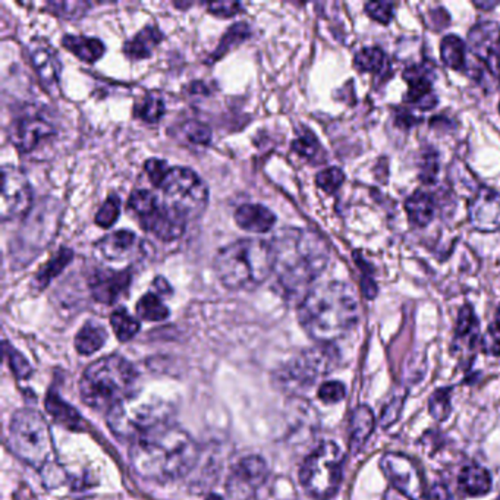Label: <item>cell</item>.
Instances as JSON below:
<instances>
[{
	"mask_svg": "<svg viewBox=\"0 0 500 500\" xmlns=\"http://www.w3.org/2000/svg\"><path fill=\"white\" fill-rule=\"evenodd\" d=\"M273 273L282 294L306 297L313 282L326 269L331 251L326 241L316 232L285 227L273 236Z\"/></svg>",
	"mask_w": 500,
	"mask_h": 500,
	"instance_id": "1",
	"label": "cell"
},
{
	"mask_svg": "<svg viewBox=\"0 0 500 500\" xmlns=\"http://www.w3.org/2000/svg\"><path fill=\"white\" fill-rule=\"evenodd\" d=\"M197 459L199 447L194 439L170 422L136 439L129 451L134 471L156 483H169L186 476Z\"/></svg>",
	"mask_w": 500,
	"mask_h": 500,
	"instance_id": "2",
	"label": "cell"
},
{
	"mask_svg": "<svg viewBox=\"0 0 500 500\" xmlns=\"http://www.w3.org/2000/svg\"><path fill=\"white\" fill-rule=\"evenodd\" d=\"M356 291L345 282H327L302 298L298 318L302 329L320 343L340 340L358 322Z\"/></svg>",
	"mask_w": 500,
	"mask_h": 500,
	"instance_id": "3",
	"label": "cell"
},
{
	"mask_svg": "<svg viewBox=\"0 0 500 500\" xmlns=\"http://www.w3.org/2000/svg\"><path fill=\"white\" fill-rule=\"evenodd\" d=\"M215 272L232 291H254L273 273V252L269 242L245 238L217 252Z\"/></svg>",
	"mask_w": 500,
	"mask_h": 500,
	"instance_id": "4",
	"label": "cell"
},
{
	"mask_svg": "<svg viewBox=\"0 0 500 500\" xmlns=\"http://www.w3.org/2000/svg\"><path fill=\"white\" fill-rule=\"evenodd\" d=\"M135 381V368L124 357H103L90 364L84 372L79 381V393L90 408L109 413L134 395Z\"/></svg>",
	"mask_w": 500,
	"mask_h": 500,
	"instance_id": "5",
	"label": "cell"
},
{
	"mask_svg": "<svg viewBox=\"0 0 500 500\" xmlns=\"http://www.w3.org/2000/svg\"><path fill=\"white\" fill-rule=\"evenodd\" d=\"M172 406L158 397L131 395L108 413V424L118 438L133 440L169 424Z\"/></svg>",
	"mask_w": 500,
	"mask_h": 500,
	"instance_id": "6",
	"label": "cell"
},
{
	"mask_svg": "<svg viewBox=\"0 0 500 500\" xmlns=\"http://www.w3.org/2000/svg\"><path fill=\"white\" fill-rule=\"evenodd\" d=\"M9 442L13 454L34 468L45 467L52 455V434L42 414L20 409L9 427Z\"/></svg>",
	"mask_w": 500,
	"mask_h": 500,
	"instance_id": "7",
	"label": "cell"
},
{
	"mask_svg": "<svg viewBox=\"0 0 500 500\" xmlns=\"http://www.w3.org/2000/svg\"><path fill=\"white\" fill-rule=\"evenodd\" d=\"M343 452L335 442H323L307 456L299 471V481L307 495L329 500L340 490L342 481Z\"/></svg>",
	"mask_w": 500,
	"mask_h": 500,
	"instance_id": "8",
	"label": "cell"
},
{
	"mask_svg": "<svg viewBox=\"0 0 500 500\" xmlns=\"http://www.w3.org/2000/svg\"><path fill=\"white\" fill-rule=\"evenodd\" d=\"M128 209L140 220L141 226L159 240L170 242L181 238L185 232L188 222L185 216L170 204H161L150 191H134L129 197Z\"/></svg>",
	"mask_w": 500,
	"mask_h": 500,
	"instance_id": "9",
	"label": "cell"
},
{
	"mask_svg": "<svg viewBox=\"0 0 500 500\" xmlns=\"http://www.w3.org/2000/svg\"><path fill=\"white\" fill-rule=\"evenodd\" d=\"M336 358L338 356L335 349H332L331 345L327 343H322L320 347L302 351L290 363H286L276 373L275 381L283 390H290V392L310 388L320 377L326 376L332 372Z\"/></svg>",
	"mask_w": 500,
	"mask_h": 500,
	"instance_id": "10",
	"label": "cell"
},
{
	"mask_svg": "<svg viewBox=\"0 0 500 500\" xmlns=\"http://www.w3.org/2000/svg\"><path fill=\"white\" fill-rule=\"evenodd\" d=\"M168 204L186 219L203 215L209 203V190L203 179L188 168H172L160 185Z\"/></svg>",
	"mask_w": 500,
	"mask_h": 500,
	"instance_id": "11",
	"label": "cell"
},
{
	"mask_svg": "<svg viewBox=\"0 0 500 500\" xmlns=\"http://www.w3.org/2000/svg\"><path fill=\"white\" fill-rule=\"evenodd\" d=\"M33 207V190L21 170L13 166L2 168V195L0 216L2 222L21 219L29 216Z\"/></svg>",
	"mask_w": 500,
	"mask_h": 500,
	"instance_id": "12",
	"label": "cell"
},
{
	"mask_svg": "<svg viewBox=\"0 0 500 500\" xmlns=\"http://www.w3.org/2000/svg\"><path fill=\"white\" fill-rule=\"evenodd\" d=\"M381 468L389 483L409 500H422L424 483L417 465L406 455L388 452L381 459Z\"/></svg>",
	"mask_w": 500,
	"mask_h": 500,
	"instance_id": "13",
	"label": "cell"
},
{
	"mask_svg": "<svg viewBox=\"0 0 500 500\" xmlns=\"http://www.w3.org/2000/svg\"><path fill=\"white\" fill-rule=\"evenodd\" d=\"M269 477L265 459L251 455L241 459L227 479V493L234 500H251Z\"/></svg>",
	"mask_w": 500,
	"mask_h": 500,
	"instance_id": "14",
	"label": "cell"
},
{
	"mask_svg": "<svg viewBox=\"0 0 500 500\" xmlns=\"http://www.w3.org/2000/svg\"><path fill=\"white\" fill-rule=\"evenodd\" d=\"M472 54L483 62L493 75L500 78V27L496 22L483 21L474 25L468 34Z\"/></svg>",
	"mask_w": 500,
	"mask_h": 500,
	"instance_id": "15",
	"label": "cell"
},
{
	"mask_svg": "<svg viewBox=\"0 0 500 500\" xmlns=\"http://www.w3.org/2000/svg\"><path fill=\"white\" fill-rule=\"evenodd\" d=\"M472 226L480 232L500 229V193L490 186H481L468 204Z\"/></svg>",
	"mask_w": 500,
	"mask_h": 500,
	"instance_id": "16",
	"label": "cell"
},
{
	"mask_svg": "<svg viewBox=\"0 0 500 500\" xmlns=\"http://www.w3.org/2000/svg\"><path fill=\"white\" fill-rule=\"evenodd\" d=\"M133 282V273L131 270H97L91 276L90 286L91 295L95 301L106 306H112L118 299L127 294Z\"/></svg>",
	"mask_w": 500,
	"mask_h": 500,
	"instance_id": "17",
	"label": "cell"
},
{
	"mask_svg": "<svg viewBox=\"0 0 500 500\" xmlns=\"http://www.w3.org/2000/svg\"><path fill=\"white\" fill-rule=\"evenodd\" d=\"M54 135L52 124L42 118H21L11 125L9 138L21 153H31L43 141Z\"/></svg>",
	"mask_w": 500,
	"mask_h": 500,
	"instance_id": "18",
	"label": "cell"
},
{
	"mask_svg": "<svg viewBox=\"0 0 500 500\" xmlns=\"http://www.w3.org/2000/svg\"><path fill=\"white\" fill-rule=\"evenodd\" d=\"M29 61L45 88L50 90L58 86L62 72V63L59 61L53 45L42 38L33 40L29 45Z\"/></svg>",
	"mask_w": 500,
	"mask_h": 500,
	"instance_id": "19",
	"label": "cell"
},
{
	"mask_svg": "<svg viewBox=\"0 0 500 500\" xmlns=\"http://www.w3.org/2000/svg\"><path fill=\"white\" fill-rule=\"evenodd\" d=\"M404 79L408 83L406 103L417 104L418 108L431 109L438 102L431 84V70L424 65H414L404 70Z\"/></svg>",
	"mask_w": 500,
	"mask_h": 500,
	"instance_id": "20",
	"label": "cell"
},
{
	"mask_svg": "<svg viewBox=\"0 0 500 500\" xmlns=\"http://www.w3.org/2000/svg\"><path fill=\"white\" fill-rule=\"evenodd\" d=\"M234 217L241 229L251 234H266L276 224V216L261 204H242L236 209Z\"/></svg>",
	"mask_w": 500,
	"mask_h": 500,
	"instance_id": "21",
	"label": "cell"
},
{
	"mask_svg": "<svg viewBox=\"0 0 500 500\" xmlns=\"http://www.w3.org/2000/svg\"><path fill=\"white\" fill-rule=\"evenodd\" d=\"M480 324L471 307L463 306L459 311L458 323L455 329L454 351L463 354H471L476 349L479 340Z\"/></svg>",
	"mask_w": 500,
	"mask_h": 500,
	"instance_id": "22",
	"label": "cell"
},
{
	"mask_svg": "<svg viewBox=\"0 0 500 500\" xmlns=\"http://www.w3.org/2000/svg\"><path fill=\"white\" fill-rule=\"evenodd\" d=\"M140 244V240L133 232L118 231L102 238L95 247L106 260L115 261L131 256Z\"/></svg>",
	"mask_w": 500,
	"mask_h": 500,
	"instance_id": "23",
	"label": "cell"
},
{
	"mask_svg": "<svg viewBox=\"0 0 500 500\" xmlns=\"http://www.w3.org/2000/svg\"><path fill=\"white\" fill-rule=\"evenodd\" d=\"M376 426V417L367 406L354 409L349 422V449L352 454H358L367 443Z\"/></svg>",
	"mask_w": 500,
	"mask_h": 500,
	"instance_id": "24",
	"label": "cell"
},
{
	"mask_svg": "<svg viewBox=\"0 0 500 500\" xmlns=\"http://www.w3.org/2000/svg\"><path fill=\"white\" fill-rule=\"evenodd\" d=\"M458 486L467 496H484L492 488V476L486 468L470 463L459 474Z\"/></svg>",
	"mask_w": 500,
	"mask_h": 500,
	"instance_id": "25",
	"label": "cell"
},
{
	"mask_svg": "<svg viewBox=\"0 0 500 500\" xmlns=\"http://www.w3.org/2000/svg\"><path fill=\"white\" fill-rule=\"evenodd\" d=\"M163 40V34L158 27L149 25L144 29H141L133 40L124 45L125 56L129 59L138 61V59H147L153 53L154 47Z\"/></svg>",
	"mask_w": 500,
	"mask_h": 500,
	"instance_id": "26",
	"label": "cell"
},
{
	"mask_svg": "<svg viewBox=\"0 0 500 500\" xmlns=\"http://www.w3.org/2000/svg\"><path fill=\"white\" fill-rule=\"evenodd\" d=\"M62 45L65 49L70 50V53H74L77 58L88 63L97 62L106 52V47L99 38L84 37V36L68 34L63 37Z\"/></svg>",
	"mask_w": 500,
	"mask_h": 500,
	"instance_id": "27",
	"label": "cell"
},
{
	"mask_svg": "<svg viewBox=\"0 0 500 500\" xmlns=\"http://www.w3.org/2000/svg\"><path fill=\"white\" fill-rule=\"evenodd\" d=\"M406 215L409 222L417 226H427L430 224L436 211L433 197L424 191H415L406 201Z\"/></svg>",
	"mask_w": 500,
	"mask_h": 500,
	"instance_id": "28",
	"label": "cell"
},
{
	"mask_svg": "<svg viewBox=\"0 0 500 500\" xmlns=\"http://www.w3.org/2000/svg\"><path fill=\"white\" fill-rule=\"evenodd\" d=\"M45 409L53 415L56 422L67 427L68 430H83L84 422L79 414L56 393L50 392L49 397L45 398Z\"/></svg>",
	"mask_w": 500,
	"mask_h": 500,
	"instance_id": "29",
	"label": "cell"
},
{
	"mask_svg": "<svg viewBox=\"0 0 500 500\" xmlns=\"http://www.w3.org/2000/svg\"><path fill=\"white\" fill-rule=\"evenodd\" d=\"M74 252L70 249L59 250L52 258H50L45 266H43L40 272L34 276L33 286L36 291H43L47 288L50 282L53 281L54 277L58 276L59 273L62 272L70 261H72Z\"/></svg>",
	"mask_w": 500,
	"mask_h": 500,
	"instance_id": "30",
	"label": "cell"
},
{
	"mask_svg": "<svg viewBox=\"0 0 500 500\" xmlns=\"http://www.w3.org/2000/svg\"><path fill=\"white\" fill-rule=\"evenodd\" d=\"M106 340H108V333L104 331V327L90 322L81 327V331L75 336V348L79 354L91 356L102 349Z\"/></svg>",
	"mask_w": 500,
	"mask_h": 500,
	"instance_id": "31",
	"label": "cell"
},
{
	"mask_svg": "<svg viewBox=\"0 0 500 500\" xmlns=\"http://www.w3.org/2000/svg\"><path fill=\"white\" fill-rule=\"evenodd\" d=\"M440 54H442L443 62L447 67L456 70H465L467 49H465V43L458 36H447L443 38Z\"/></svg>",
	"mask_w": 500,
	"mask_h": 500,
	"instance_id": "32",
	"label": "cell"
},
{
	"mask_svg": "<svg viewBox=\"0 0 500 500\" xmlns=\"http://www.w3.org/2000/svg\"><path fill=\"white\" fill-rule=\"evenodd\" d=\"M136 315L145 322H161L169 317V308L163 304L158 294L149 292L136 304Z\"/></svg>",
	"mask_w": 500,
	"mask_h": 500,
	"instance_id": "33",
	"label": "cell"
},
{
	"mask_svg": "<svg viewBox=\"0 0 500 500\" xmlns=\"http://www.w3.org/2000/svg\"><path fill=\"white\" fill-rule=\"evenodd\" d=\"M354 65L361 72L381 74L388 65L385 52L379 47H365L356 54Z\"/></svg>",
	"mask_w": 500,
	"mask_h": 500,
	"instance_id": "34",
	"label": "cell"
},
{
	"mask_svg": "<svg viewBox=\"0 0 500 500\" xmlns=\"http://www.w3.org/2000/svg\"><path fill=\"white\" fill-rule=\"evenodd\" d=\"M111 324H112L118 340H122V342L133 340L134 336L140 331L138 320L129 315L125 308H118V310L113 311L112 316H111Z\"/></svg>",
	"mask_w": 500,
	"mask_h": 500,
	"instance_id": "35",
	"label": "cell"
},
{
	"mask_svg": "<svg viewBox=\"0 0 500 500\" xmlns=\"http://www.w3.org/2000/svg\"><path fill=\"white\" fill-rule=\"evenodd\" d=\"M251 36V29H250L249 24L245 22H238V24L232 25L231 29H227L226 34H225L222 42L217 45L215 53H213V62L215 61H219L222 56L229 53V50L235 45H241V43L250 38Z\"/></svg>",
	"mask_w": 500,
	"mask_h": 500,
	"instance_id": "36",
	"label": "cell"
},
{
	"mask_svg": "<svg viewBox=\"0 0 500 500\" xmlns=\"http://www.w3.org/2000/svg\"><path fill=\"white\" fill-rule=\"evenodd\" d=\"M166 108L163 100L156 94H147L135 104L134 113L136 118H140L149 124H156L165 115Z\"/></svg>",
	"mask_w": 500,
	"mask_h": 500,
	"instance_id": "37",
	"label": "cell"
},
{
	"mask_svg": "<svg viewBox=\"0 0 500 500\" xmlns=\"http://www.w3.org/2000/svg\"><path fill=\"white\" fill-rule=\"evenodd\" d=\"M292 150L302 159L308 161H317V163L322 161L323 156H324L322 145L311 133H304L301 136H298L297 140L292 143Z\"/></svg>",
	"mask_w": 500,
	"mask_h": 500,
	"instance_id": "38",
	"label": "cell"
},
{
	"mask_svg": "<svg viewBox=\"0 0 500 500\" xmlns=\"http://www.w3.org/2000/svg\"><path fill=\"white\" fill-rule=\"evenodd\" d=\"M452 389L442 388L434 390L430 399H429V411L431 417L438 422H445L449 417L452 411L451 404Z\"/></svg>",
	"mask_w": 500,
	"mask_h": 500,
	"instance_id": "39",
	"label": "cell"
},
{
	"mask_svg": "<svg viewBox=\"0 0 500 500\" xmlns=\"http://www.w3.org/2000/svg\"><path fill=\"white\" fill-rule=\"evenodd\" d=\"M182 133L185 135L186 140L194 144L207 145L210 144L213 133H211L209 125L200 122V120H188L182 125Z\"/></svg>",
	"mask_w": 500,
	"mask_h": 500,
	"instance_id": "40",
	"label": "cell"
},
{
	"mask_svg": "<svg viewBox=\"0 0 500 500\" xmlns=\"http://www.w3.org/2000/svg\"><path fill=\"white\" fill-rule=\"evenodd\" d=\"M50 12L67 20H77L86 15L90 4H83V2H52L47 4Z\"/></svg>",
	"mask_w": 500,
	"mask_h": 500,
	"instance_id": "41",
	"label": "cell"
},
{
	"mask_svg": "<svg viewBox=\"0 0 500 500\" xmlns=\"http://www.w3.org/2000/svg\"><path fill=\"white\" fill-rule=\"evenodd\" d=\"M343 182H345V175L340 168H327V169L322 170L316 178L318 188L327 194H333L335 191L340 190Z\"/></svg>",
	"mask_w": 500,
	"mask_h": 500,
	"instance_id": "42",
	"label": "cell"
},
{
	"mask_svg": "<svg viewBox=\"0 0 500 500\" xmlns=\"http://www.w3.org/2000/svg\"><path fill=\"white\" fill-rule=\"evenodd\" d=\"M120 213V200L119 197H109L104 201L103 206L100 207V210L95 215V224L100 227H111L115 224Z\"/></svg>",
	"mask_w": 500,
	"mask_h": 500,
	"instance_id": "43",
	"label": "cell"
},
{
	"mask_svg": "<svg viewBox=\"0 0 500 500\" xmlns=\"http://www.w3.org/2000/svg\"><path fill=\"white\" fill-rule=\"evenodd\" d=\"M347 397V388L340 381H326L318 389V399L324 404H338Z\"/></svg>",
	"mask_w": 500,
	"mask_h": 500,
	"instance_id": "44",
	"label": "cell"
},
{
	"mask_svg": "<svg viewBox=\"0 0 500 500\" xmlns=\"http://www.w3.org/2000/svg\"><path fill=\"white\" fill-rule=\"evenodd\" d=\"M365 11L374 21L388 25L389 22L392 21L395 4H390V2H370V4H365Z\"/></svg>",
	"mask_w": 500,
	"mask_h": 500,
	"instance_id": "45",
	"label": "cell"
},
{
	"mask_svg": "<svg viewBox=\"0 0 500 500\" xmlns=\"http://www.w3.org/2000/svg\"><path fill=\"white\" fill-rule=\"evenodd\" d=\"M4 354L8 357L9 364H11V367H12L17 377H20V379L29 377L31 367H29V361L25 360L17 349H13L9 343L4 342Z\"/></svg>",
	"mask_w": 500,
	"mask_h": 500,
	"instance_id": "46",
	"label": "cell"
},
{
	"mask_svg": "<svg viewBox=\"0 0 500 500\" xmlns=\"http://www.w3.org/2000/svg\"><path fill=\"white\" fill-rule=\"evenodd\" d=\"M481 348L488 356H500V323L496 320L488 326L486 335L481 340Z\"/></svg>",
	"mask_w": 500,
	"mask_h": 500,
	"instance_id": "47",
	"label": "cell"
},
{
	"mask_svg": "<svg viewBox=\"0 0 500 500\" xmlns=\"http://www.w3.org/2000/svg\"><path fill=\"white\" fill-rule=\"evenodd\" d=\"M406 395L404 392L399 393L397 397L392 398V401L389 402L388 406L383 409L381 417V426H392L393 422H397L398 417L401 415L402 408H404V401H406Z\"/></svg>",
	"mask_w": 500,
	"mask_h": 500,
	"instance_id": "48",
	"label": "cell"
},
{
	"mask_svg": "<svg viewBox=\"0 0 500 500\" xmlns=\"http://www.w3.org/2000/svg\"><path fill=\"white\" fill-rule=\"evenodd\" d=\"M169 170L170 168L168 163L165 160H160V159H150V160L145 161V172L149 174L150 181L153 182L154 185L159 186V188L169 174Z\"/></svg>",
	"mask_w": 500,
	"mask_h": 500,
	"instance_id": "49",
	"label": "cell"
},
{
	"mask_svg": "<svg viewBox=\"0 0 500 500\" xmlns=\"http://www.w3.org/2000/svg\"><path fill=\"white\" fill-rule=\"evenodd\" d=\"M241 4L238 2H215V4H207L209 12L213 13L216 17L231 18L240 12Z\"/></svg>",
	"mask_w": 500,
	"mask_h": 500,
	"instance_id": "50",
	"label": "cell"
},
{
	"mask_svg": "<svg viewBox=\"0 0 500 500\" xmlns=\"http://www.w3.org/2000/svg\"><path fill=\"white\" fill-rule=\"evenodd\" d=\"M424 165H422V179L424 182H433L438 174V154L431 152V153L424 154Z\"/></svg>",
	"mask_w": 500,
	"mask_h": 500,
	"instance_id": "51",
	"label": "cell"
},
{
	"mask_svg": "<svg viewBox=\"0 0 500 500\" xmlns=\"http://www.w3.org/2000/svg\"><path fill=\"white\" fill-rule=\"evenodd\" d=\"M154 290L159 295H170L172 294V288L169 283L163 277H156L153 282Z\"/></svg>",
	"mask_w": 500,
	"mask_h": 500,
	"instance_id": "52",
	"label": "cell"
},
{
	"mask_svg": "<svg viewBox=\"0 0 500 500\" xmlns=\"http://www.w3.org/2000/svg\"><path fill=\"white\" fill-rule=\"evenodd\" d=\"M431 497H433V500H451L447 488L443 486H434L433 490H431Z\"/></svg>",
	"mask_w": 500,
	"mask_h": 500,
	"instance_id": "53",
	"label": "cell"
},
{
	"mask_svg": "<svg viewBox=\"0 0 500 500\" xmlns=\"http://www.w3.org/2000/svg\"><path fill=\"white\" fill-rule=\"evenodd\" d=\"M496 4H497L496 2H495V4H480V2H477L476 6H479V8L492 9L495 8Z\"/></svg>",
	"mask_w": 500,
	"mask_h": 500,
	"instance_id": "54",
	"label": "cell"
},
{
	"mask_svg": "<svg viewBox=\"0 0 500 500\" xmlns=\"http://www.w3.org/2000/svg\"><path fill=\"white\" fill-rule=\"evenodd\" d=\"M206 500H224L222 497L217 496V495H210Z\"/></svg>",
	"mask_w": 500,
	"mask_h": 500,
	"instance_id": "55",
	"label": "cell"
},
{
	"mask_svg": "<svg viewBox=\"0 0 500 500\" xmlns=\"http://www.w3.org/2000/svg\"><path fill=\"white\" fill-rule=\"evenodd\" d=\"M496 322L500 323V306H499V308H497V311H496Z\"/></svg>",
	"mask_w": 500,
	"mask_h": 500,
	"instance_id": "56",
	"label": "cell"
},
{
	"mask_svg": "<svg viewBox=\"0 0 500 500\" xmlns=\"http://www.w3.org/2000/svg\"><path fill=\"white\" fill-rule=\"evenodd\" d=\"M496 500H500V496H499V497H497V499H496Z\"/></svg>",
	"mask_w": 500,
	"mask_h": 500,
	"instance_id": "57",
	"label": "cell"
}]
</instances>
